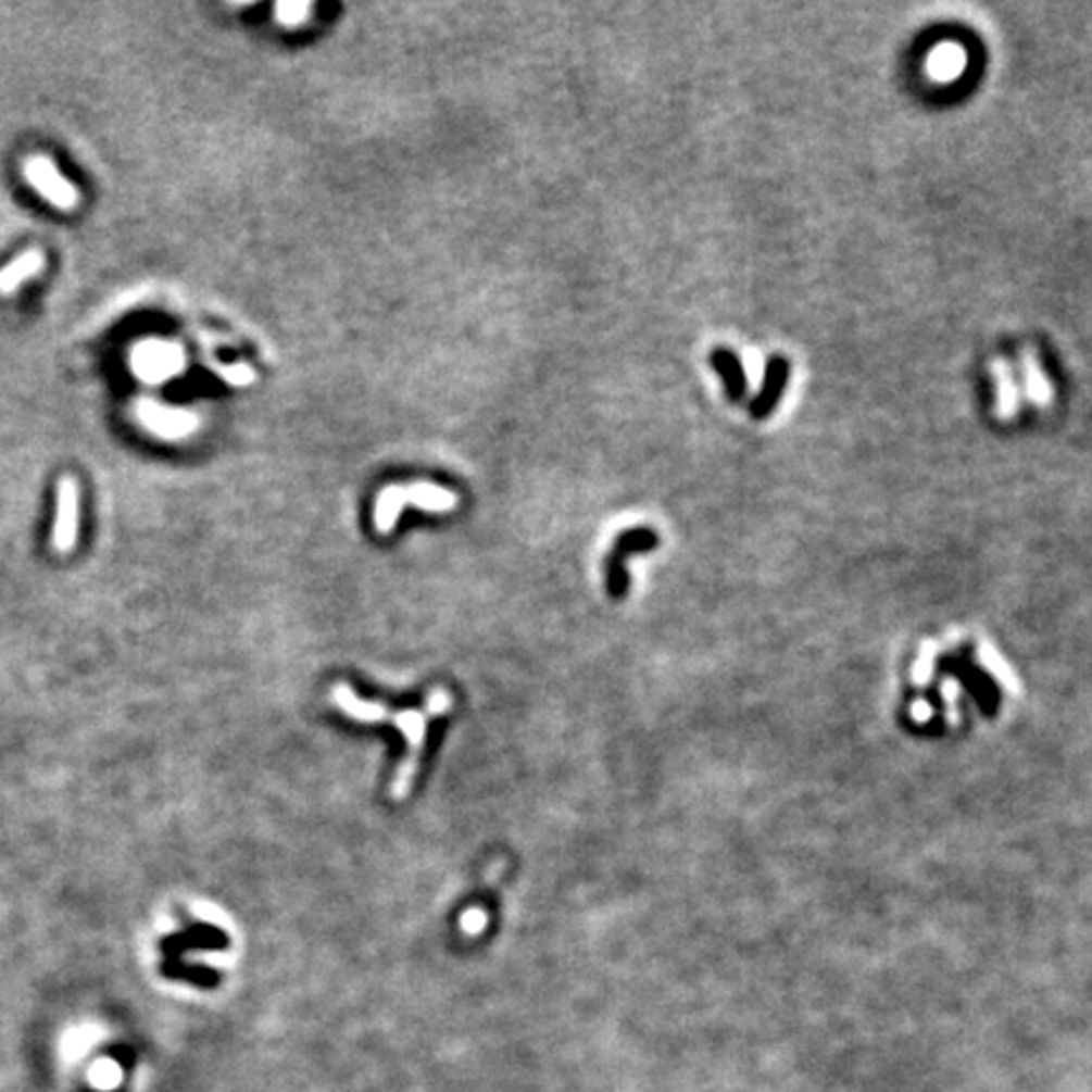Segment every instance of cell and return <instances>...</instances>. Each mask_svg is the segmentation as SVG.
Wrapping results in <instances>:
<instances>
[{
    "label": "cell",
    "mask_w": 1092,
    "mask_h": 1092,
    "mask_svg": "<svg viewBox=\"0 0 1092 1092\" xmlns=\"http://www.w3.org/2000/svg\"><path fill=\"white\" fill-rule=\"evenodd\" d=\"M331 699H335L339 711H342V714H347L350 718H354V721H362V724L390 721V724L398 726V731L402 736H405L407 754L400 762L398 777H394V781H392L394 800H405L410 787H413V777L417 771V758H421L425 739H428L430 718L443 716L453 708L451 691H445V688H436V691H430L428 703H425L423 711H398V714H392L390 706H385V703L357 699V693H354L347 683H337L335 691H331Z\"/></svg>",
    "instance_id": "obj_1"
},
{
    "label": "cell",
    "mask_w": 1092,
    "mask_h": 1092,
    "mask_svg": "<svg viewBox=\"0 0 1092 1092\" xmlns=\"http://www.w3.org/2000/svg\"><path fill=\"white\" fill-rule=\"evenodd\" d=\"M23 175H26L30 188H34L38 196L49 200L53 208H59V211L64 213L76 211V205H79V192H76L74 185L59 173L51 158H46V154H30V158H26V162H23Z\"/></svg>",
    "instance_id": "obj_2"
},
{
    "label": "cell",
    "mask_w": 1092,
    "mask_h": 1092,
    "mask_svg": "<svg viewBox=\"0 0 1092 1092\" xmlns=\"http://www.w3.org/2000/svg\"><path fill=\"white\" fill-rule=\"evenodd\" d=\"M131 372L145 382H165L183 369L185 354L177 344L147 339L131 350Z\"/></svg>",
    "instance_id": "obj_3"
},
{
    "label": "cell",
    "mask_w": 1092,
    "mask_h": 1092,
    "mask_svg": "<svg viewBox=\"0 0 1092 1092\" xmlns=\"http://www.w3.org/2000/svg\"><path fill=\"white\" fill-rule=\"evenodd\" d=\"M79 534V484L74 476H61L57 484V518H53L51 544L57 554H68Z\"/></svg>",
    "instance_id": "obj_4"
},
{
    "label": "cell",
    "mask_w": 1092,
    "mask_h": 1092,
    "mask_svg": "<svg viewBox=\"0 0 1092 1092\" xmlns=\"http://www.w3.org/2000/svg\"><path fill=\"white\" fill-rule=\"evenodd\" d=\"M407 501L417 503V506L432 509V511H443V509H451L455 499L448 491H440V488H432V486H417V488H410V491H405V488H390V491H385L382 495H379V503H377L379 531L392 529L394 516H398V511L405 506Z\"/></svg>",
    "instance_id": "obj_5"
},
{
    "label": "cell",
    "mask_w": 1092,
    "mask_h": 1092,
    "mask_svg": "<svg viewBox=\"0 0 1092 1092\" xmlns=\"http://www.w3.org/2000/svg\"><path fill=\"white\" fill-rule=\"evenodd\" d=\"M135 417L145 430H150L158 438H167V440L190 436V432L196 430V425H198L196 417H192L190 413H185V410L165 407V405H160V402H152V400H137L135 402Z\"/></svg>",
    "instance_id": "obj_6"
},
{
    "label": "cell",
    "mask_w": 1092,
    "mask_h": 1092,
    "mask_svg": "<svg viewBox=\"0 0 1092 1092\" xmlns=\"http://www.w3.org/2000/svg\"><path fill=\"white\" fill-rule=\"evenodd\" d=\"M789 375H792V364L781 357V354H774V357L766 360L762 390H758L756 398L749 402V415L754 417V421H766V417L777 410L781 394H785L789 385Z\"/></svg>",
    "instance_id": "obj_7"
},
{
    "label": "cell",
    "mask_w": 1092,
    "mask_h": 1092,
    "mask_svg": "<svg viewBox=\"0 0 1092 1092\" xmlns=\"http://www.w3.org/2000/svg\"><path fill=\"white\" fill-rule=\"evenodd\" d=\"M657 544L655 531L650 529H632L619 537L615 552L610 556V590L612 594H623L627 577H625V562L627 556L635 552H650Z\"/></svg>",
    "instance_id": "obj_8"
},
{
    "label": "cell",
    "mask_w": 1092,
    "mask_h": 1092,
    "mask_svg": "<svg viewBox=\"0 0 1092 1092\" xmlns=\"http://www.w3.org/2000/svg\"><path fill=\"white\" fill-rule=\"evenodd\" d=\"M43 266L46 255L43 251H38V248H28V251L15 255V259L0 271V297H11V293L18 291L23 284L41 274Z\"/></svg>",
    "instance_id": "obj_9"
},
{
    "label": "cell",
    "mask_w": 1092,
    "mask_h": 1092,
    "mask_svg": "<svg viewBox=\"0 0 1092 1092\" xmlns=\"http://www.w3.org/2000/svg\"><path fill=\"white\" fill-rule=\"evenodd\" d=\"M711 367H714L718 372V377L724 379L728 400L741 402L743 398H746V392H749L746 372H743L739 354L726 350V347H716V350L711 352Z\"/></svg>",
    "instance_id": "obj_10"
},
{
    "label": "cell",
    "mask_w": 1092,
    "mask_h": 1092,
    "mask_svg": "<svg viewBox=\"0 0 1092 1092\" xmlns=\"http://www.w3.org/2000/svg\"><path fill=\"white\" fill-rule=\"evenodd\" d=\"M91 1080H95V1085L99 1088H110L114 1085V1082L120 1080V1070H117V1065H112V1063H99L95 1070H91Z\"/></svg>",
    "instance_id": "obj_11"
},
{
    "label": "cell",
    "mask_w": 1092,
    "mask_h": 1092,
    "mask_svg": "<svg viewBox=\"0 0 1092 1092\" xmlns=\"http://www.w3.org/2000/svg\"><path fill=\"white\" fill-rule=\"evenodd\" d=\"M486 924H488V916H486V913L481 908L466 911V916H463V920H461L463 933H470V936L481 933L484 928H486Z\"/></svg>",
    "instance_id": "obj_12"
},
{
    "label": "cell",
    "mask_w": 1092,
    "mask_h": 1092,
    "mask_svg": "<svg viewBox=\"0 0 1092 1092\" xmlns=\"http://www.w3.org/2000/svg\"><path fill=\"white\" fill-rule=\"evenodd\" d=\"M278 13H281V18L293 23L297 18H301V15H306V5L304 3H286V5L278 8Z\"/></svg>",
    "instance_id": "obj_13"
},
{
    "label": "cell",
    "mask_w": 1092,
    "mask_h": 1092,
    "mask_svg": "<svg viewBox=\"0 0 1092 1092\" xmlns=\"http://www.w3.org/2000/svg\"><path fill=\"white\" fill-rule=\"evenodd\" d=\"M223 375H226L234 385H241V382H248V379H251V372H248L243 367V364H241V367H234V369H230V367L223 369Z\"/></svg>",
    "instance_id": "obj_14"
}]
</instances>
